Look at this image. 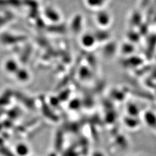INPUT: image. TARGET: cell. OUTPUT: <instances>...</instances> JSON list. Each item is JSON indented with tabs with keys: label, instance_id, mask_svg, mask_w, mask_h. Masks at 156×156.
I'll return each instance as SVG.
<instances>
[{
	"label": "cell",
	"instance_id": "cell-1",
	"mask_svg": "<svg viewBox=\"0 0 156 156\" xmlns=\"http://www.w3.org/2000/svg\"><path fill=\"white\" fill-rule=\"evenodd\" d=\"M20 150H23V148H24V145H20ZM21 154H23V153L24 154H27V151H22V152H21V151H20V152H19Z\"/></svg>",
	"mask_w": 156,
	"mask_h": 156
}]
</instances>
